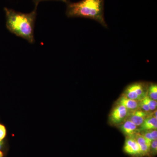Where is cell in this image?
I'll return each instance as SVG.
<instances>
[{
	"instance_id": "cell-18",
	"label": "cell",
	"mask_w": 157,
	"mask_h": 157,
	"mask_svg": "<svg viewBox=\"0 0 157 157\" xmlns=\"http://www.w3.org/2000/svg\"><path fill=\"white\" fill-rule=\"evenodd\" d=\"M2 142H0V148H1V147H2Z\"/></svg>"
},
{
	"instance_id": "cell-1",
	"label": "cell",
	"mask_w": 157,
	"mask_h": 157,
	"mask_svg": "<svg viewBox=\"0 0 157 157\" xmlns=\"http://www.w3.org/2000/svg\"><path fill=\"white\" fill-rule=\"evenodd\" d=\"M37 8L30 13H23L5 8L7 29L17 37L27 40L31 44L35 42L34 29L36 19Z\"/></svg>"
},
{
	"instance_id": "cell-16",
	"label": "cell",
	"mask_w": 157,
	"mask_h": 157,
	"mask_svg": "<svg viewBox=\"0 0 157 157\" xmlns=\"http://www.w3.org/2000/svg\"><path fill=\"white\" fill-rule=\"evenodd\" d=\"M61 1V2H65L67 3L69 2V0H33V2L35 3V7H37V6H38V4H39V3L41 2H42V1Z\"/></svg>"
},
{
	"instance_id": "cell-13",
	"label": "cell",
	"mask_w": 157,
	"mask_h": 157,
	"mask_svg": "<svg viewBox=\"0 0 157 157\" xmlns=\"http://www.w3.org/2000/svg\"><path fill=\"white\" fill-rule=\"evenodd\" d=\"M143 100L145 101V103L147 104L149 108L151 111L156 109L157 106V102L156 101L152 100L151 98H149L148 96H147Z\"/></svg>"
},
{
	"instance_id": "cell-7",
	"label": "cell",
	"mask_w": 157,
	"mask_h": 157,
	"mask_svg": "<svg viewBox=\"0 0 157 157\" xmlns=\"http://www.w3.org/2000/svg\"><path fill=\"white\" fill-rule=\"evenodd\" d=\"M119 125L121 131L127 137L134 136L139 132V130L137 128L138 127L128 119Z\"/></svg>"
},
{
	"instance_id": "cell-2",
	"label": "cell",
	"mask_w": 157,
	"mask_h": 157,
	"mask_svg": "<svg viewBox=\"0 0 157 157\" xmlns=\"http://www.w3.org/2000/svg\"><path fill=\"white\" fill-rule=\"evenodd\" d=\"M66 14L68 17L94 20L104 27H107L104 17V0H81L74 3L68 2Z\"/></svg>"
},
{
	"instance_id": "cell-4",
	"label": "cell",
	"mask_w": 157,
	"mask_h": 157,
	"mask_svg": "<svg viewBox=\"0 0 157 157\" xmlns=\"http://www.w3.org/2000/svg\"><path fill=\"white\" fill-rule=\"evenodd\" d=\"M130 111L126 107L116 104L110 113L109 120L110 123L113 125H119L128 118Z\"/></svg>"
},
{
	"instance_id": "cell-14",
	"label": "cell",
	"mask_w": 157,
	"mask_h": 157,
	"mask_svg": "<svg viewBox=\"0 0 157 157\" xmlns=\"http://www.w3.org/2000/svg\"><path fill=\"white\" fill-rule=\"evenodd\" d=\"M157 154V140H152L150 147L149 155L155 156Z\"/></svg>"
},
{
	"instance_id": "cell-10",
	"label": "cell",
	"mask_w": 157,
	"mask_h": 157,
	"mask_svg": "<svg viewBox=\"0 0 157 157\" xmlns=\"http://www.w3.org/2000/svg\"><path fill=\"white\" fill-rule=\"evenodd\" d=\"M139 127L138 130L139 132L157 130V118L154 117L152 114V113H151Z\"/></svg>"
},
{
	"instance_id": "cell-3",
	"label": "cell",
	"mask_w": 157,
	"mask_h": 157,
	"mask_svg": "<svg viewBox=\"0 0 157 157\" xmlns=\"http://www.w3.org/2000/svg\"><path fill=\"white\" fill-rule=\"evenodd\" d=\"M148 87L144 82H135L128 86L122 95L132 100L140 101L147 96Z\"/></svg>"
},
{
	"instance_id": "cell-5",
	"label": "cell",
	"mask_w": 157,
	"mask_h": 157,
	"mask_svg": "<svg viewBox=\"0 0 157 157\" xmlns=\"http://www.w3.org/2000/svg\"><path fill=\"white\" fill-rule=\"evenodd\" d=\"M135 136L126 137L124 146V151L132 156L141 157L140 146Z\"/></svg>"
},
{
	"instance_id": "cell-11",
	"label": "cell",
	"mask_w": 157,
	"mask_h": 157,
	"mask_svg": "<svg viewBox=\"0 0 157 157\" xmlns=\"http://www.w3.org/2000/svg\"><path fill=\"white\" fill-rule=\"evenodd\" d=\"M139 133L147 140L152 141V140H157V130H150V131H143L139 132Z\"/></svg>"
},
{
	"instance_id": "cell-17",
	"label": "cell",
	"mask_w": 157,
	"mask_h": 157,
	"mask_svg": "<svg viewBox=\"0 0 157 157\" xmlns=\"http://www.w3.org/2000/svg\"><path fill=\"white\" fill-rule=\"evenodd\" d=\"M3 155L2 152V151H0V157H3Z\"/></svg>"
},
{
	"instance_id": "cell-12",
	"label": "cell",
	"mask_w": 157,
	"mask_h": 157,
	"mask_svg": "<svg viewBox=\"0 0 157 157\" xmlns=\"http://www.w3.org/2000/svg\"><path fill=\"white\" fill-rule=\"evenodd\" d=\"M147 96L152 100H157V85L156 83H151L148 86Z\"/></svg>"
},
{
	"instance_id": "cell-15",
	"label": "cell",
	"mask_w": 157,
	"mask_h": 157,
	"mask_svg": "<svg viewBox=\"0 0 157 157\" xmlns=\"http://www.w3.org/2000/svg\"><path fill=\"white\" fill-rule=\"evenodd\" d=\"M6 134V128L0 124V142H2V140L5 138Z\"/></svg>"
},
{
	"instance_id": "cell-9",
	"label": "cell",
	"mask_w": 157,
	"mask_h": 157,
	"mask_svg": "<svg viewBox=\"0 0 157 157\" xmlns=\"http://www.w3.org/2000/svg\"><path fill=\"white\" fill-rule=\"evenodd\" d=\"M140 101L132 100L121 95L117 101V104H120L128 109L130 112L140 108Z\"/></svg>"
},
{
	"instance_id": "cell-8",
	"label": "cell",
	"mask_w": 157,
	"mask_h": 157,
	"mask_svg": "<svg viewBox=\"0 0 157 157\" xmlns=\"http://www.w3.org/2000/svg\"><path fill=\"white\" fill-rule=\"evenodd\" d=\"M135 136L140 146L141 157L149 155L150 147L151 141L144 138L139 132L136 134Z\"/></svg>"
},
{
	"instance_id": "cell-6",
	"label": "cell",
	"mask_w": 157,
	"mask_h": 157,
	"mask_svg": "<svg viewBox=\"0 0 157 157\" xmlns=\"http://www.w3.org/2000/svg\"><path fill=\"white\" fill-rule=\"evenodd\" d=\"M149 114V113L139 108L130 112L127 119L132 121L137 127H139Z\"/></svg>"
}]
</instances>
